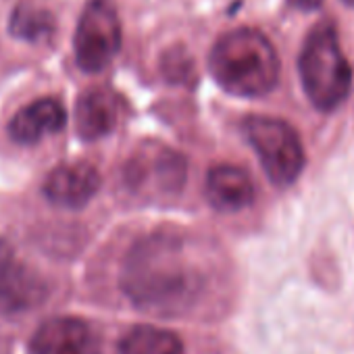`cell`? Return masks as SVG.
Instances as JSON below:
<instances>
[{
  "mask_svg": "<svg viewBox=\"0 0 354 354\" xmlns=\"http://www.w3.org/2000/svg\"><path fill=\"white\" fill-rule=\"evenodd\" d=\"M203 269L186 236L158 230L138 240L121 267V290L142 310L160 317L188 313L203 294Z\"/></svg>",
  "mask_w": 354,
  "mask_h": 354,
  "instance_id": "cell-1",
  "label": "cell"
},
{
  "mask_svg": "<svg viewBox=\"0 0 354 354\" xmlns=\"http://www.w3.org/2000/svg\"><path fill=\"white\" fill-rule=\"evenodd\" d=\"M209 67L225 92L242 98H259L273 92L281 69L271 40L252 28L223 34L211 50Z\"/></svg>",
  "mask_w": 354,
  "mask_h": 354,
  "instance_id": "cell-2",
  "label": "cell"
},
{
  "mask_svg": "<svg viewBox=\"0 0 354 354\" xmlns=\"http://www.w3.org/2000/svg\"><path fill=\"white\" fill-rule=\"evenodd\" d=\"M300 82L306 98L319 111L337 109L350 94L352 69L342 53L335 26L331 21L317 24L300 50Z\"/></svg>",
  "mask_w": 354,
  "mask_h": 354,
  "instance_id": "cell-3",
  "label": "cell"
},
{
  "mask_svg": "<svg viewBox=\"0 0 354 354\" xmlns=\"http://www.w3.org/2000/svg\"><path fill=\"white\" fill-rule=\"evenodd\" d=\"M242 127L269 180L279 188L292 186L306 162L296 129L283 119L263 115L248 117Z\"/></svg>",
  "mask_w": 354,
  "mask_h": 354,
  "instance_id": "cell-4",
  "label": "cell"
},
{
  "mask_svg": "<svg viewBox=\"0 0 354 354\" xmlns=\"http://www.w3.org/2000/svg\"><path fill=\"white\" fill-rule=\"evenodd\" d=\"M188 180L186 158L158 142H142L123 165V184L136 196L171 198Z\"/></svg>",
  "mask_w": 354,
  "mask_h": 354,
  "instance_id": "cell-5",
  "label": "cell"
},
{
  "mask_svg": "<svg viewBox=\"0 0 354 354\" xmlns=\"http://www.w3.org/2000/svg\"><path fill=\"white\" fill-rule=\"evenodd\" d=\"M75 61L84 73L106 69L121 48V21L111 0H90L75 30Z\"/></svg>",
  "mask_w": 354,
  "mask_h": 354,
  "instance_id": "cell-6",
  "label": "cell"
},
{
  "mask_svg": "<svg viewBox=\"0 0 354 354\" xmlns=\"http://www.w3.org/2000/svg\"><path fill=\"white\" fill-rule=\"evenodd\" d=\"M46 296V281L17 259L9 242L0 240V310L28 313L42 304Z\"/></svg>",
  "mask_w": 354,
  "mask_h": 354,
  "instance_id": "cell-7",
  "label": "cell"
},
{
  "mask_svg": "<svg viewBox=\"0 0 354 354\" xmlns=\"http://www.w3.org/2000/svg\"><path fill=\"white\" fill-rule=\"evenodd\" d=\"M32 350L36 354H100V335L84 319L55 317L34 333Z\"/></svg>",
  "mask_w": 354,
  "mask_h": 354,
  "instance_id": "cell-8",
  "label": "cell"
},
{
  "mask_svg": "<svg viewBox=\"0 0 354 354\" xmlns=\"http://www.w3.org/2000/svg\"><path fill=\"white\" fill-rule=\"evenodd\" d=\"M100 188V175L90 162H67L57 167L44 182V196L63 209L86 207Z\"/></svg>",
  "mask_w": 354,
  "mask_h": 354,
  "instance_id": "cell-9",
  "label": "cell"
},
{
  "mask_svg": "<svg viewBox=\"0 0 354 354\" xmlns=\"http://www.w3.org/2000/svg\"><path fill=\"white\" fill-rule=\"evenodd\" d=\"M209 203L221 213H236L254 203V184L250 175L236 165H217L207 175L205 186Z\"/></svg>",
  "mask_w": 354,
  "mask_h": 354,
  "instance_id": "cell-10",
  "label": "cell"
},
{
  "mask_svg": "<svg viewBox=\"0 0 354 354\" xmlns=\"http://www.w3.org/2000/svg\"><path fill=\"white\" fill-rule=\"evenodd\" d=\"M119 119V100L109 88L86 90L75 104V129L82 140L94 142L109 136Z\"/></svg>",
  "mask_w": 354,
  "mask_h": 354,
  "instance_id": "cell-11",
  "label": "cell"
},
{
  "mask_svg": "<svg viewBox=\"0 0 354 354\" xmlns=\"http://www.w3.org/2000/svg\"><path fill=\"white\" fill-rule=\"evenodd\" d=\"M67 123V111L57 98H40L24 106L9 123V136L17 144H36L46 133H57Z\"/></svg>",
  "mask_w": 354,
  "mask_h": 354,
  "instance_id": "cell-12",
  "label": "cell"
},
{
  "mask_svg": "<svg viewBox=\"0 0 354 354\" xmlns=\"http://www.w3.org/2000/svg\"><path fill=\"white\" fill-rule=\"evenodd\" d=\"M119 354H184V342L169 329L138 325L119 342Z\"/></svg>",
  "mask_w": 354,
  "mask_h": 354,
  "instance_id": "cell-13",
  "label": "cell"
},
{
  "mask_svg": "<svg viewBox=\"0 0 354 354\" xmlns=\"http://www.w3.org/2000/svg\"><path fill=\"white\" fill-rule=\"evenodd\" d=\"M9 30L15 38L28 40V42H46L57 32L55 15L38 5L21 3L15 7L11 15Z\"/></svg>",
  "mask_w": 354,
  "mask_h": 354,
  "instance_id": "cell-14",
  "label": "cell"
},
{
  "mask_svg": "<svg viewBox=\"0 0 354 354\" xmlns=\"http://www.w3.org/2000/svg\"><path fill=\"white\" fill-rule=\"evenodd\" d=\"M160 71L171 84H188L194 77V63L184 48H171L160 61Z\"/></svg>",
  "mask_w": 354,
  "mask_h": 354,
  "instance_id": "cell-15",
  "label": "cell"
},
{
  "mask_svg": "<svg viewBox=\"0 0 354 354\" xmlns=\"http://www.w3.org/2000/svg\"><path fill=\"white\" fill-rule=\"evenodd\" d=\"M288 3L298 11H317L323 0H288Z\"/></svg>",
  "mask_w": 354,
  "mask_h": 354,
  "instance_id": "cell-16",
  "label": "cell"
},
{
  "mask_svg": "<svg viewBox=\"0 0 354 354\" xmlns=\"http://www.w3.org/2000/svg\"><path fill=\"white\" fill-rule=\"evenodd\" d=\"M342 3H344L346 7H352V9H354V0H342Z\"/></svg>",
  "mask_w": 354,
  "mask_h": 354,
  "instance_id": "cell-17",
  "label": "cell"
}]
</instances>
